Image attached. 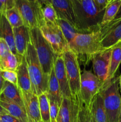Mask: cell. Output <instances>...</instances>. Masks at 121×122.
Returning <instances> with one entry per match:
<instances>
[{
    "label": "cell",
    "mask_w": 121,
    "mask_h": 122,
    "mask_svg": "<svg viewBox=\"0 0 121 122\" xmlns=\"http://www.w3.org/2000/svg\"><path fill=\"white\" fill-rule=\"evenodd\" d=\"M75 27L83 33L100 30L104 10L102 11L93 0H71Z\"/></svg>",
    "instance_id": "cell-1"
},
{
    "label": "cell",
    "mask_w": 121,
    "mask_h": 122,
    "mask_svg": "<svg viewBox=\"0 0 121 122\" xmlns=\"http://www.w3.org/2000/svg\"><path fill=\"white\" fill-rule=\"evenodd\" d=\"M25 56L32 85V92L37 96L47 92L49 77L44 73L35 49L31 42L27 45Z\"/></svg>",
    "instance_id": "cell-2"
},
{
    "label": "cell",
    "mask_w": 121,
    "mask_h": 122,
    "mask_svg": "<svg viewBox=\"0 0 121 122\" xmlns=\"http://www.w3.org/2000/svg\"><path fill=\"white\" fill-rule=\"evenodd\" d=\"M69 48L77 55L78 61L91 60L94 55L102 51L100 31L77 35L69 44Z\"/></svg>",
    "instance_id": "cell-3"
},
{
    "label": "cell",
    "mask_w": 121,
    "mask_h": 122,
    "mask_svg": "<svg viewBox=\"0 0 121 122\" xmlns=\"http://www.w3.org/2000/svg\"><path fill=\"white\" fill-rule=\"evenodd\" d=\"M100 92L103 98L107 122H118L121 108L119 77L103 85Z\"/></svg>",
    "instance_id": "cell-4"
},
{
    "label": "cell",
    "mask_w": 121,
    "mask_h": 122,
    "mask_svg": "<svg viewBox=\"0 0 121 122\" xmlns=\"http://www.w3.org/2000/svg\"><path fill=\"white\" fill-rule=\"evenodd\" d=\"M29 34L30 42L35 49L42 68L45 75L49 77L53 67L56 55L39 27L30 29Z\"/></svg>",
    "instance_id": "cell-5"
},
{
    "label": "cell",
    "mask_w": 121,
    "mask_h": 122,
    "mask_svg": "<svg viewBox=\"0 0 121 122\" xmlns=\"http://www.w3.org/2000/svg\"><path fill=\"white\" fill-rule=\"evenodd\" d=\"M15 7L20 13L24 26L29 30L40 28L45 23L41 5L37 0H15Z\"/></svg>",
    "instance_id": "cell-6"
},
{
    "label": "cell",
    "mask_w": 121,
    "mask_h": 122,
    "mask_svg": "<svg viewBox=\"0 0 121 122\" xmlns=\"http://www.w3.org/2000/svg\"><path fill=\"white\" fill-rule=\"evenodd\" d=\"M66 75L72 97H79L81 85V71L77 55L70 48L62 54Z\"/></svg>",
    "instance_id": "cell-7"
},
{
    "label": "cell",
    "mask_w": 121,
    "mask_h": 122,
    "mask_svg": "<svg viewBox=\"0 0 121 122\" xmlns=\"http://www.w3.org/2000/svg\"><path fill=\"white\" fill-rule=\"evenodd\" d=\"M39 29L56 56L62 55L66 50L69 49L68 44L58 24L55 25L45 22Z\"/></svg>",
    "instance_id": "cell-8"
},
{
    "label": "cell",
    "mask_w": 121,
    "mask_h": 122,
    "mask_svg": "<svg viewBox=\"0 0 121 122\" xmlns=\"http://www.w3.org/2000/svg\"><path fill=\"white\" fill-rule=\"evenodd\" d=\"M102 88V83L94 74L89 70H84L81 75L79 97L86 106H90L93 98Z\"/></svg>",
    "instance_id": "cell-9"
},
{
    "label": "cell",
    "mask_w": 121,
    "mask_h": 122,
    "mask_svg": "<svg viewBox=\"0 0 121 122\" xmlns=\"http://www.w3.org/2000/svg\"><path fill=\"white\" fill-rule=\"evenodd\" d=\"M100 31L102 50L111 48L121 42V18L113 20L101 27Z\"/></svg>",
    "instance_id": "cell-10"
},
{
    "label": "cell",
    "mask_w": 121,
    "mask_h": 122,
    "mask_svg": "<svg viewBox=\"0 0 121 122\" xmlns=\"http://www.w3.org/2000/svg\"><path fill=\"white\" fill-rule=\"evenodd\" d=\"M112 49V48L100 51L94 55L91 60L93 73L99 79L102 86L107 78Z\"/></svg>",
    "instance_id": "cell-11"
},
{
    "label": "cell",
    "mask_w": 121,
    "mask_h": 122,
    "mask_svg": "<svg viewBox=\"0 0 121 122\" xmlns=\"http://www.w3.org/2000/svg\"><path fill=\"white\" fill-rule=\"evenodd\" d=\"M80 101V97L63 98L56 122H75Z\"/></svg>",
    "instance_id": "cell-12"
},
{
    "label": "cell",
    "mask_w": 121,
    "mask_h": 122,
    "mask_svg": "<svg viewBox=\"0 0 121 122\" xmlns=\"http://www.w3.org/2000/svg\"><path fill=\"white\" fill-rule=\"evenodd\" d=\"M53 69L59 83L62 97L71 98L72 96L70 90L62 55L56 56L53 63Z\"/></svg>",
    "instance_id": "cell-13"
},
{
    "label": "cell",
    "mask_w": 121,
    "mask_h": 122,
    "mask_svg": "<svg viewBox=\"0 0 121 122\" xmlns=\"http://www.w3.org/2000/svg\"><path fill=\"white\" fill-rule=\"evenodd\" d=\"M20 92L23 100L28 122H40L42 120V118L39 109L38 96L32 92H24L20 91Z\"/></svg>",
    "instance_id": "cell-14"
},
{
    "label": "cell",
    "mask_w": 121,
    "mask_h": 122,
    "mask_svg": "<svg viewBox=\"0 0 121 122\" xmlns=\"http://www.w3.org/2000/svg\"><path fill=\"white\" fill-rule=\"evenodd\" d=\"M52 4L55 10L58 19L66 20L75 27L71 0H52Z\"/></svg>",
    "instance_id": "cell-15"
},
{
    "label": "cell",
    "mask_w": 121,
    "mask_h": 122,
    "mask_svg": "<svg viewBox=\"0 0 121 122\" xmlns=\"http://www.w3.org/2000/svg\"><path fill=\"white\" fill-rule=\"evenodd\" d=\"M0 38H3L5 41L11 52L21 60L23 57H19L15 48L13 27L6 18L3 10L0 11Z\"/></svg>",
    "instance_id": "cell-16"
},
{
    "label": "cell",
    "mask_w": 121,
    "mask_h": 122,
    "mask_svg": "<svg viewBox=\"0 0 121 122\" xmlns=\"http://www.w3.org/2000/svg\"><path fill=\"white\" fill-rule=\"evenodd\" d=\"M13 29L17 52L19 57H22L26 54L27 45L30 42L29 29L24 25Z\"/></svg>",
    "instance_id": "cell-17"
},
{
    "label": "cell",
    "mask_w": 121,
    "mask_h": 122,
    "mask_svg": "<svg viewBox=\"0 0 121 122\" xmlns=\"http://www.w3.org/2000/svg\"><path fill=\"white\" fill-rule=\"evenodd\" d=\"M0 100L14 102L24 108L23 100L19 88L7 81H5L4 83L3 88L0 95Z\"/></svg>",
    "instance_id": "cell-18"
},
{
    "label": "cell",
    "mask_w": 121,
    "mask_h": 122,
    "mask_svg": "<svg viewBox=\"0 0 121 122\" xmlns=\"http://www.w3.org/2000/svg\"><path fill=\"white\" fill-rule=\"evenodd\" d=\"M17 73L18 88L19 90L24 92H32V85L28 75L27 61H26L25 55L23 56L21 62L19 64L17 70Z\"/></svg>",
    "instance_id": "cell-19"
},
{
    "label": "cell",
    "mask_w": 121,
    "mask_h": 122,
    "mask_svg": "<svg viewBox=\"0 0 121 122\" xmlns=\"http://www.w3.org/2000/svg\"><path fill=\"white\" fill-rule=\"evenodd\" d=\"M89 107L95 122H107L103 98L100 92L95 95Z\"/></svg>",
    "instance_id": "cell-20"
},
{
    "label": "cell",
    "mask_w": 121,
    "mask_h": 122,
    "mask_svg": "<svg viewBox=\"0 0 121 122\" xmlns=\"http://www.w3.org/2000/svg\"><path fill=\"white\" fill-rule=\"evenodd\" d=\"M47 94L49 98L56 101L60 107L63 97L60 92L59 83L55 73L53 67L51 70V73L49 75Z\"/></svg>",
    "instance_id": "cell-21"
},
{
    "label": "cell",
    "mask_w": 121,
    "mask_h": 122,
    "mask_svg": "<svg viewBox=\"0 0 121 122\" xmlns=\"http://www.w3.org/2000/svg\"><path fill=\"white\" fill-rule=\"evenodd\" d=\"M121 63V42L113 46L112 49L111 57H110V65L107 78L104 84L110 82L115 78V75ZM103 87V86H102Z\"/></svg>",
    "instance_id": "cell-22"
},
{
    "label": "cell",
    "mask_w": 121,
    "mask_h": 122,
    "mask_svg": "<svg viewBox=\"0 0 121 122\" xmlns=\"http://www.w3.org/2000/svg\"><path fill=\"white\" fill-rule=\"evenodd\" d=\"M0 106L4 107L8 112L9 114L17 119L21 122H28L25 109L17 104L0 100Z\"/></svg>",
    "instance_id": "cell-23"
},
{
    "label": "cell",
    "mask_w": 121,
    "mask_h": 122,
    "mask_svg": "<svg viewBox=\"0 0 121 122\" xmlns=\"http://www.w3.org/2000/svg\"><path fill=\"white\" fill-rule=\"evenodd\" d=\"M121 6V0H112L109 1L105 10L101 26H105L114 20Z\"/></svg>",
    "instance_id": "cell-24"
},
{
    "label": "cell",
    "mask_w": 121,
    "mask_h": 122,
    "mask_svg": "<svg viewBox=\"0 0 121 122\" xmlns=\"http://www.w3.org/2000/svg\"><path fill=\"white\" fill-rule=\"evenodd\" d=\"M57 24L61 29L68 45L77 35L83 33L71 25L70 23L63 19H57Z\"/></svg>",
    "instance_id": "cell-25"
},
{
    "label": "cell",
    "mask_w": 121,
    "mask_h": 122,
    "mask_svg": "<svg viewBox=\"0 0 121 122\" xmlns=\"http://www.w3.org/2000/svg\"><path fill=\"white\" fill-rule=\"evenodd\" d=\"M21 61L15 55L10 52L6 57L0 60V71H17Z\"/></svg>",
    "instance_id": "cell-26"
},
{
    "label": "cell",
    "mask_w": 121,
    "mask_h": 122,
    "mask_svg": "<svg viewBox=\"0 0 121 122\" xmlns=\"http://www.w3.org/2000/svg\"><path fill=\"white\" fill-rule=\"evenodd\" d=\"M39 103L40 116L42 120L44 122H49L50 120V110L49 102L47 92L43 93L38 96Z\"/></svg>",
    "instance_id": "cell-27"
},
{
    "label": "cell",
    "mask_w": 121,
    "mask_h": 122,
    "mask_svg": "<svg viewBox=\"0 0 121 122\" xmlns=\"http://www.w3.org/2000/svg\"><path fill=\"white\" fill-rule=\"evenodd\" d=\"M4 14L13 28L24 25L20 13L15 6L13 8L4 11Z\"/></svg>",
    "instance_id": "cell-28"
},
{
    "label": "cell",
    "mask_w": 121,
    "mask_h": 122,
    "mask_svg": "<svg viewBox=\"0 0 121 122\" xmlns=\"http://www.w3.org/2000/svg\"><path fill=\"white\" fill-rule=\"evenodd\" d=\"M75 122H95L90 107L86 106L81 100Z\"/></svg>",
    "instance_id": "cell-29"
},
{
    "label": "cell",
    "mask_w": 121,
    "mask_h": 122,
    "mask_svg": "<svg viewBox=\"0 0 121 122\" xmlns=\"http://www.w3.org/2000/svg\"><path fill=\"white\" fill-rule=\"evenodd\" d=\"M40 5L45 22L57 25L58 17L52 4H40Z\"/></svg>",
    "instance_id": "cell-30"
},
{
    "label": "cell",
    "mask_w": 121,
    "mask_h": 122,
    "mask_svg": "<svg viewBox=\"0 0 121 122\" xmlns=\"http://www.w3.org/2000/svg\"><path fill=\"white\" fill-rule=\"evenodd\" d=\"M0 74L4 81H7L18 87L17 71H12V70L0 71Z\"/></svg>",
    "instance_id": "cell-31"
},
{
    "label": "cell",
    "mask_w": 121,
    "mask_h": 122,
    "mask_svg": "<svg viewBox=\"0 0 121 122\" xmlns=\"http://www.w3.org/2000/svg\"><path fill=\"white\" fill-rule=\"evenodd\" d=\"M50 110V120L51 122H56V117L59 109V106L56 101L52 99L49 98Z\"/></svg>",
    "instance_id": "cell-32"
},
{
    "label": "cell",
    "mask_w": 121,
    "mask_h": 122,
    "mask_svg": "<svg viewBox=\"0 0 121 122\" xmlns=\"http://www.w3.org/2000/svg\"><path fill=\"white\" fill-rule=\"evenodd\" d=\"M10 52V49L5 41L0 38V60L6 57Z\"/></svg>",
    "instance_id": "cell-33"
},
{
    "label": "cell",
    "mask_w": 121,
    "mask_h": 122,
    "mask_svg": "<svg viewBox=\"0 0 121 122\" xmlns=\"http://www.w3.org/2000/svg\"><path fill=\"white\" fill-rule=\"evenodd\" d=\"M3 7V10L13 8L15 6V0H0Z\"/></svg>",
    "instance_id": "cell-34"
},
{
    "label": "cell",
    "mask_w": 121,
    "mask_h": 122,
    "mask_svg": "<svg viewBox=\"0 0 121 122\" xmlns=\"http://www.w3.org/2000/svg\"><path fill=\"white\" fill-rule=\"evenodd\" d=\"M0 119H1V122H21L17 119L9 114L0 115Z\"/></svg>",
    "instance_id": "cell-35"
},
{
    "label": "cell",
    "mask_w": 121,
    "mask_h": 122,
    "mask_svg": "<svg viewBox=\"0 0 121 122\" xmlns=\"http://www.w3.org/2000/svg\"><path fill=\"white\" fill-rule=\"evenodd\" d=\"M93 1H94L96 6L99 8V10L102 11H104L105 10L109 2L108 0H93Z\"/></svg>",
    "instance_id": "cell-36"
},
{
    "label": "cell",
    "mask_w": 121,
    "mask_h": 122,
    "mask_svg": "<svg viewBox=\"0 0 121 122\" xmlns=\"http://www.w3.org/2000/svg\"><path fill=\"white\" fill-rule=\"evenodd\" d=\"M4 79L2 78V77L1 76V74H0V95L1 94V92H2V88H3L4 86Z\"/></svg>",
    "instance_id": "cell-37"
},
{
    "label": "cell",
    "mask_w": 121,
    "mask_h": 122,
    "mask_svg": "<svg viewBox=\"0 0 121 122\" xmlns=\"http://www.w3.org/2000/svg\"><path fill=\"white\" fill-rule=\"evenodd\" d=\"M40 4H52V0H37Z\"/></svg>",
    "instance_id": "cell-38"
},
{
    "label": "cell",
    "mask_w": 121,
    "mask_h": 122,
    "mask_svg": "<svg viewBox=\"0 0 121 122\" xmlns=\"http://www.w3.org/2000/svg\"><path fill=\"white\" fill-rule=\"evenodd\" d=\"M8 112L5 109L4 107L0 106V115H3V114H8Z\"/></svg>",
    "instance_id": "cell-39"
},
{
    "label": "cell",
    "mask_w": 121,
    "mask_h": 122,
    "mask_svg": "<svg viewBox=\"0 0 121 122\" xmlns=\"http://www.w3.org/2000/svg\"><path fill=\"white\" fill-rule=\"evenodd\" d=\"M119 18H121V8H120L119 10L118 13H117V15H116V17H115V19H119Z\"/></svg>",
    "instance_id": "cell-40"
},
{
    "label": "cell",
    "mask_w": 121,
    "mask_h": 122,
    "mask_svg": "<svg viewBox=\"0 0 121 122\" xmlns=\"http://www.w3.org/2000/svg\"><path fill=\"white\" fill-rule=\"evenodd\" d=\"M119 89L121 92V75L119 76Z\"/></svg>",
    "instance_id": "cell-41"
},
{
    "label": "cell",
    "mask_w": 121,
    "mask_h": 122,
    "mask_svg": "<svg viewBox=\"0 0 121 122\" xmlns=\"http://www.w3.org/2000/svg\"><path fill=\"white\" fill-rule=\"evenodd\" d=\"M118 122H121V112H120L119 117V120H118Z\"/></svg>",
    "instance_id": "cell-42"
},
{
    "label": "cell",
    "mask_w": 121,
    "mask_h": 122,
    "mask_svg": "<svg viewBox=\"0 0 121 122\" xmlns=\"http://www.w3.org/2000/svg\"><path fill=\"white\" fill-rule=\"evenodd\" d=\"M3 10V7H2V4H1V2H0V11H1V10Z\"/></svg>",
    "instance_id": "cell-43"
},
{
    "label": "cell",
    "mask_w": 121,
    "mask_h": 122,
    "mask_svg": "<svg viewBox=\"0 0 121 122\" xmlns=\"http://www.w3.org/2000/svg\"><path fill=\"white\" fill-rule=\"evenodd\" d=\"M40 122H51V121H49V122H44V121H42V120H41V121H40Z\"/></svg>",
    "instance_id": "cell-44"
},
{
    "label": "cell",
    "mask_w": 121,
    "mask_h": 122,
    "mask_svg": "<svg viewBox=\"0 0 121 122\" xmlns=\"http://www.w3.org/2000/svg\"><path fill=\"white\" fill-rule=\"evenodd\" d=\"M29 1H36V0H29Z\"/></svg>",
    "instance_id": "cell-45"
},
{
    "label": "cell",
    "mask_w": 121,
    "mask_h": 122,
    "mask_svg": "<svg viewBox=\"0 0 121 122\" xmlns=\"http://www.w3.org/2000/svg\"><path fill=\"white\" fill-rule=\"evenodd\" d=\"M0 122H1V119H0Z\"/></svg>",
    "instance_id": "cell-46"
},
{
    "label": "cell",
    "mask_w": 121,
    "mask_h": 122,
    "mask_svg": "<svg viewBox=\"0 0 121 122\" xmlns=\"http://www.w3.org/2000/svg\"><path fill=\"white\" fill-rule=\"evenodd\" d=\"M108 1H112V0H108Z\"/></svg>",
    "instance_id": "cell-47"
}]
</instances>
